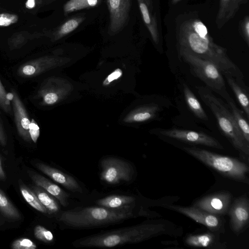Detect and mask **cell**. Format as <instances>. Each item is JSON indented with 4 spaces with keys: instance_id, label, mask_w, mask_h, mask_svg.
Listing matches in <instances>:
<instances>
[{
    "instance_id": "obj_1",
    "label": "cell",
    "mask_w": 249,
    "mask_h": 249,
    "mask_svg": "<svg viewBox=\"0 0 249 249\" xmlns=\"http://www.w3.org/2000/svg\"><path fill=\"white\" fill-rule=\"evenodd\" d=\"M177 47L178 51L212 62L225 76L243 81L242 71L230 58L226 49L213 42L206 26L199 19L190 18L180 24L177 33Z\"/></svg>"
},
{
    "instance_id": "obj_2",
    "label": "cell",
    "mask_w": 249,
    "mask_h": 249,
    "mask_svg": "<svg viewBox=\"0 0 249 249\" xmlns=\"http://www.w3.org/2000/svg\"><path fill=\"white\" fill-rule=\"evenodd\" d=\"M183 231L181 227L171 221L158 219L84 237L74 241L72 245L76 248H113L140 243L162 235L178 237Z\"/></svg>"
},
{
    "instance_id": "obj_3",
    "label": "cell",
    "mask_w": 249,
    "mask_h": 249,
    "mask_svg": "<svg viewBox=\"0 0 249 249\" xmlns=\"http://www.w3.org/2000/svg\"><path fill=\"white\" fill-rule=\"evenodd\" d=\"M140 215L134 208L111 209L93 206L63 212L59 220L72 229H91L119 224Z\"/></svg>"
},
{
    "instance_id": "obj_4",
    "label": "cell",
    "mask_w": 249,
    "mask_h": 249,
    "mask_svg": "<svg viewBox=\"0 0 249 249\" xmlns=\"http://www.w3.org/2000/svg\"><path fill=\"white\" fill-rule=\"evenodd\" d=\"M196 89L202 101L214 116L222 133L244 159L248 158L249 143L238 128L228 104L206 87L198 86Z\"/></svg>"
},
{
    "instance_id": "obj_5",
    "label": "cell",
    "mask_w": 249,
    "mask_h": 249,
    "mask_svg": "<svg viewBox=\"0 0 249 249\" xmlns=\"http://www.w3.org/2000/svg\"><path fill=\"white\" fill-rule=\"evenodd\" d=\"M182 149L221 176L233 180L249 183V168L246 163L196 146H183Z\"/></svg>"
},
{
    "instance_id": "obj_6",
    "label": "cell",
    "mask_w": 249,
    "mask_h": 249,
    "mask_svg": "<svg viewBox=\"0 0 249 249\" xmlns=\"http://www.w3.org/2000/svg\"><path fill=\"white\" fill-rule=\"evenodd\" d=\"M178 53L180 59L189 66L192 74L201 80L206 87L226 102L232 98L227 90L223 74L215 65L184 52L178 51Z\"/></svg>"
},
{
    "instance_id": "obj_7",
    "label": "cell",
    "mask_w": 249,
    "mask_h": 249,
    "mask_svg": "<svg viewBox=\"0 0 249 249\" xmlns=\"http://www.w3.org/2000/svg\"><path fill=\"white\" fill-rule=\"evenodd\" d=\"M100 179L109 185L131 181L135 175L134 167L129 161L119 158L108 157L101 161Z\"/></svg>"
},
{
    "instance_id": "obj_8",
    "label": "cell",
    "mask_w": 249,
    "mask_h": 249,
    "mask_svg": "<svg viewBox=\"0 0 249 249\" xmlns=\"http://www.w3.org/2000/svg\"><path fill=\"white\" fill-rule=\"evenodd\" d=\"M153 132L160 137L173 139L192 145L224 149L223 146L217 139L202 132L179 128H161L155 129Z\"/></svg>"
},
{
    "instance_id": "obj_9",
    "label": "cell",
    "mask_w": 249,
    "mask_h": 249,
    "mask_svg": "<svg viewBox=\"0 0 249 249\" xmlns=\"http://www.w3.org/2000/svg\"><path fill=\"white\" fill-rule=\"evenodd\" d=\"M164 208L180 213L220 234L225 232V219L223 216L214 214L195 206H182L165 203L160 205Z\"/></svg>"
},
{
    "instance_id": "obj_10",
    "label": "cell",
    "mask_w": 249,
    "mask_h": 249,
    "mask_svg": "<svg viewBox=\"0 0 249 249\" xmlns=\"http://www.w3.org/2000/svg\"><path fill=\"white\" fill-rule=\"evenodd\" d=\"M232 202V196L230 192L220 191L196 200L192 206L214 214L223 216L227 214Z\"/></svg>"
},
{
    "instance_id": "obj_11",
    "label": "cell",
    "mask_w": 249,
    "mask_h": 249,
    "mask_svg": "<svg viewBox=\"0 0 249 249\" xmlns=\"http://www.w3.org/2000/svg\"><path fill=\"white\" fill-rule=\"evenodd\" d=\"M109 13L108 33H118L126 25L131 5V0H106Z\"/></svg>"
},
{
    "instance_id": "obj_12",
    "label": "cell",
    "mask_w": 249,
    "mask_h": 249,
    "mask_svg": "<svg viewBox=\"0 0 249 249\" xmlns=\"http://www.w3.org/2000/svg\"><path fill=\"white\" fill-rule=\"evenodd\" d=\"M227 214L230 218L232 231L238 235L248 226L249 221V200L245 195L235 199L231 203Z\"/></svg>"
},
{
    "instance_id": "obj_13",
    "label": "cell",
    "mask_w": 249,
    "mask_h": 249,
    "mask_svg": "<svg viewBox=\"0 0 249 249\" xmlns=\"http://www.w3.org/2000/svg\"><path fill=\"white\" fill-rule=\"evenodd\" d=\"M220 234L208 229L205 231L195 232L186 234L184 237L183 242L186 246L193 248L227 249V243L220 240Z\"/></svg>"
},
{
    "instance_id": "obj_14",
    "label": "cell",
    "mask_w": 249,
    "mask_h": 249,
    "mask_svg": "<svg viewBox=\"0 0 249 249\" xmlns=\"http://www.w3.org/2000/svg\"><path fill=\"white\" fill-rule=\"evenodd\" d=\"M11 93L12 107L16 128L19 135L25 141H30V120L26 108L17 92L12 90Z\"/></svg>"
},
{
    "instance_id": "obj_15",
    "label": "cell",
    "mask_w": 249,
    "mask_h": 249,
    "mask_svg": "<svg viewBox=\"0 0 249 249\" xmlns=\"http://www.w3.org/2000/svg\"><path fill=\"white\" fill-rule=\"evenodd\" d=\"M36 165L40 171L67 190L74 193L83 192L80 185L72 176L45 163H37Z\"/></svg>"
},
{
    "instance_id": "obj_16",
    "label": "cell",
    "mask_w": 249,
    "mask_h": 249,
    "mask_svg": "<svg viewBox=\"0 0 249 249\" xmlns=\"http://www.w3.org/2000/svg\"><path fill=\"white\" fill-rule=\"evenodd\" d=\"M143 22L154 43L159 45L160 35L156 15L151 0H137Z\"/></svg>"
},
{
    "instance_id": "obj_17",
    "label": "cell",
    "mask_w": 249,
    "mask_h": 249,
    "mask_svg": "<svg viewBox=\"0 0 249 249\" xmlns=\"http://www.w3.org/2000/svg\"><path fill=\"white\" fill-rule=\"evenodd\" d=\"M30 176L36 185L41 187L53 196L62 206L67 207L69 205V194L59 186L40 175L33 174Z\"/></svg>"
},
{
    "instance_id": "obj_18",
    "label": "cell",
    "mask_w": 249,
    "mask_h": 249,
    "mask_svg": "<svg viewBox=\"0 0 249 249\" xmlns=\"http://www.w3.org/2000/svg\"><path fill=\"white\" fill-rule=\"evenodd\" d=\"M227 82L242 108L247 119H249V99L248 89L244 81H239L230 76H225Z\"/></svg>"
},
{
    "instance_id": "obj_19",
    "label": "cell",
    "mask_w": 249,
    "mask_h": 249,
    "mask_svg": "<svg viewBox=\"0 0 249 249\" xmlns=\"http://www.w3.org/2000/svg\"><path fill=\"white\" fill-rule=\"evenodd\" d=\"M136 203L134 196L119 195L108 196L96 202L98 206L111 209L134 208Z\"/></svg>"
},
{
    "instance_id": "obj_20",
    "label": "cell",
    "mask_w": 249,
    "mask_h": 249,
    "mask_svg": "<svg viewBox=\"0 0 249 249\" xmlns=\"http://www.w3.org/2000/svg\"><path fill=\"white\" fill-rule=\"evenodd\" d=\"M245 3L244 0H220L219 9L216 20L217 27H222L234 16L240 5Z\"/></svg>"
},
{
    "instance_id": "obj_21",
    "label": "cell",
    "mask_w": 249,
    "mask_h": 249,
    "mask_svg": "<svg viewBox=\"0 0 249 249\" xmlns=\"http://www.w3.org/2000/svg\"><path fill=\"white\" fill-rule=\"evenodd\" d=\"M182 86L184 100L188 108L197 118L207 121V114L192 90L186 84L183 83Z\"/></svg>"
},
{
    "instance_id": "obj_22",
    "label": "cell",
    "mask_w": 249,
    "mask_h": 249,
    "mask_svg": "<svg viewBox=\"0 0 249 249\" xmlns=\"http://www.w3.org/2000/svg\"><path fill=\"white\" fill-rule=\"evenodd\" d=\"M234 121L245 140L249 143V125L243 111L237 107L232 98L227 101Z\"/></svg>"
},
{
    "instance_id": "obj_23",
    "label": "cell",
    "mask_w": 249,
    "mask_h": 249,
    "mask_svg": "<svg viewBox=\"0 0 249 249\" xmlns=\"http://www.w3.org/2000/svg\"><path fill=\"white\" fill-rule=\"evenodd\" d=\"M45 34L42 32L30 33L20 31L14 33L8 40V45L11 50L21 48L29 41L40 38Z\"/></svg>"
},
{
    "instance_id": "obj_24",
    "label": "cell",
    "mask_w": 249,
    "mask_h": 249,
    "mask_svg": "<svg viewBox=\"0 0 249 249\" xmlns=\"http://www.w3.org/2000/svg\"><path fill=\"white\" fill-rule=\"evenodd\" d=\"M32 189L40 203L46 209L48 214L56 213L60 211V207L53 196L38 186H33Z\"/></svg>"
},
{
    "instance_id": "obj_25",
    "label": "cell",
    "mask_w": 249,
    "mask_h": 249,
    "mask_svg": "<svg viewBox=\"0 0 249 249\" xmlns=\"http://www.w3.org/2000/svg\"><path fill=\"white\" fill-rule=\"evenodd\" d=\"M84 16L71 18L62 24L53 34V39L57 40L76 29L85 20Z\"/></svg>"
},
{
    "instance_id": "obj_26",
    "label": "cell",
    "mask_w": 249,
    "mask_h": 249,
    "mask_svg": "<svg viewBox=\"0 0 249 249\" xmlns=\"http://www.w3.org/2000/svg\"><path fill=\"white\" fill-rule=\"evenodd\" d=\"M102 0H69L63 6L65 16L75 11L94 7L100 4Z\"/></svg>"
},
{
    "instance_id": "obj_27",
    "label": "cell",
    "mask_w": 249,
    "mask_h": 249,
    "mask_svg": "<svg viewBox=\"0 0 249 249\" xmlns=\"http://www.w3.org/2000/svg\"><path fill=\"white\" fill-rule=\"evenodd\" d=\"M0 211L6 218L18 220L21 215L17 209L7 197L4 193L0 189Z\"/></svg>"
},
{
    "instance_id": "obj_28",
    "label": "cell",
    "mask_w": 249,
    "mask_h": 249,
    "mask_svg": "<svg viewBox=\"0 0 249 249\" xmlns=\"http://www.w3.org/2000/svg\"><path fill=\"white\" fill-rule=\"evenodd\" d=\"M22 196L26 202L37 211L48 213L46 209L42 205L35 193L24 185H20Z\"/></svg>"
},
{
    "instance_id": "obj_29",
    "label": "cell",
    "mask_w": 249,
    "mask_h": 249,
    "mask_svg": "<svg viewBox=\"0 0 249 249\" xmlns=\"http://www.w3.org/2000/svg\"><path fill=\"white\" fill-rule=\"evenodd\" d=\"M11 93H8L2 85L0 79V108L5 112H11Z\"/></svg>"
},
{
    "instance_id": "obj_30",
    "label": "cell",
    "mask_w": 249,
    "mask_h": 249,
    "mask_svg": "<svg viewBox=\"0 0 249 249\" xmlns=\"http://www.w3.org/2000/svg\"><path fill=\"white\" fill-rule=\"evenodd\" d=\"M34 232L36 238L42 242L51 243L53 241L54 237L52 232L42 226H36Z\"/></svg>"
},
{
    "instance_id": "obj_31",
    "label": "cell",
    "mask_w": 249,
    "mask_h": 249,
    "mask_svg": "<svg viewBox=\"0 0 249 249\" xmlns=\"http://www.w3.org/2000/svg\"><path fill=\"white\" fill-rule=\"evenodd\" d=\"M18 20V16L9 13H0V27H6L16 23Z\"/></svg>"
},
{
    "instance_id": "obj_32",
    "label": "cell",
    "mask_w": 249,
    "mask_h": 249,
    "mask_svg": "<svg viewBox=\"0 0 249 249\" xmlns=\"http://www.w3.org/2000/svg\"><path fill=\"white\" fill-rule=\"evenodd\" d=\"M13 249H35L36 245L27 238H20L15 240L11 245Z\"/></svg>"
},
{
    "instance_id": "obj_33",
    "label": "cell",
    "mask_w": 249,
    "mask_h": 249,
    "mask_svg": "<svg viewBox=\"0 0 249 249\" xmlns=\"http://www.w3.org/2000/svg\"><path fill=\"white\" fill-rule=\"evenodd\" d=\"M122 75V70L120 68L116 69L105 79L103 82V85L104 86H108L113 81L120 78Z\"/></svg>"
},
{
    "instance_id": "obj_34",
    "label": "cell",
    "mask_w": 249,
    "mask_h": 249,
    "mask_svg": "<svg viewBox=\"0 0 249 249\" xmlns=\"http://www.w3.org/2000/svg\"><path fill=\"white\" fill-rule=\"evenodd\" d=\"M241 30L242 36L247 45L249 44V18L248 16L245 18L242 21Z\"/></svg>"
},
{
    "instance_id": "obj_35",
    "label": "cell",
    "mask_w": 249,
    "mask_h": 249,
    "mask_svg": "<svg viewBox=\"0 0 249 249\" xmlns=\"http://www.w3.org/2000/svg\"><path fill=\"white\" fill-rule=\"evenodd\" d=\"M29 132L31 140L36 143L39 136V128L36 122L33 119L30 124Z\"/></svg>"
},
{
    "instance_id": "obj_36",
    "label": "cell",
    "mask_w": 249,
    "mask_h": 249,
    "mask_svg": "<svg viewBox=\"0 0 249 249\" xmlns=\"http://www.w3.org/2000/svg\"><path fill=\"white\" fill-rule=\"evenodd\" d=\"M42 3V0H27L25 3V6L28 10H32Z\"/></svg>"
},
{
    "instance_id": "obj_37",
    "label": "cell",
    "mask_w": 249,
    "mask_h": 249,
    "mask_svg": "<svg viewBox=\"0 0 249 249\" xmlns=\"http://www.w3.org/2000/svg\"><path fill=\"white\" fill-rule=\"evenodd\" d=\"M7 142L6 133L3 126L0 121V144L5 146Z\"/></svg>"
},
{
    "instance_id": "obj_38",
    "label": "cell",
    "mask_w": 249,
    "mask_h": 249,
    "mask_svg": "<svg viewBox=\"0 0 249 249\" xmlns=\"http://www.w3.org/2000/svg\"><path fill=\"white\" fill-rule=\"evenodd\" d=\"M5 177V173H4V170L2 168L1 160L0 159V178L4 179Z\"/></svg>"
},
{
    "instance_id": "obj_39",
    "label": "cell",
    "mask_w": 249,
    "mask_h": 249,
    "mask_svg": "<svg viewBox=\"0 0 249 249\" xmlns=\"http://www.w3.org/2000/svg\"><path fill=\"white\" fill-rule=\"evenodd\" d=\"M180 0H172L173 3H176L178 1H180Z\"/></svg>"
},
{
    "instance_id": "obj_40",
    "label": "cell",
    "mask_w": 249,
    "mask_h": 249,
    "mask_svg": "<svg viewBox=\"0 0 249 249\" xmlns=\"http://www.w3.org/2000/svg\"><path fill=\"white\" fill-rule=\"evenodd\" d=\"M244 0L245 3H246L247 2V1H248V0Z\"/></svg>"
},
{
    "instance_id": "obj_41",
    "label": "cell",
    "mask_w": 249,
    "mask_h": 249,
    "mask_svg": "<svg viewBox=\"0 0 249 249\" xmlns=\"http://www.w3.org/2000/svg\"></svg>"
}]
</instances>
